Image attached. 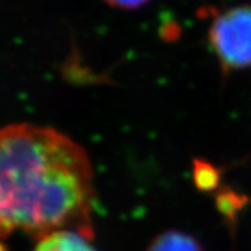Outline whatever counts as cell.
I'll use <instances>...</instances> for the list:
<instances>
[{
  "mask_svg": "<svg viewBox=\"0 0 251 251\" xmlns=\"http://www.w3.org/2000/svg\"><path fill=\"white\" fill-rule=\"evenodd\" d=\"M93 171L86 151L67 135L32 124L0 129V237L38 239L59 229L92 237Z\"/></svg>",
  "mask_w": 251,
  "mask_h": 251,
  "instance_id": "cell-1",
  "label": "cell"
},
{
  "mask_svg": "<svg viewBox=\"0 0 251 251\" xmlns=\"http://www.w3.org/2000/svg\"><path fill=\"white\" fill-rule=\"evenodd\" d=\"M209 42L223 69L251 65V6L221 13L209 28Z\"/></svg>",
  "mask_w": 251,
  "mask_h": 251,
  "instance_id": "cell-2",
  "label": "cell"
},
{
  "mask_svg": "<svg viewBox=\"0 0 251 251\" xmlns=\"http://www.w3.org/2000/svg\"><path fill=\"white\" fill-rule=\"evenodd\" d=\"M89 239L76 229H59L41 237L35 251H97Z\"/></svg>",
  "mask_w": 251,
  "mask_h": 251,
  "instance_id": "cell-3",
  "label": "cell"
},
{
  "mask_svg": "<svg viewBox=\"0 0 251 251\" xmlns=\"http://www.w3.org/2000/svg\"><path fill=\"white\" fill-rule=\"evenodd\" d=\"M147 251H203V249L190 235L170 231L157 236Z\"/></svg>",
  "mask_w": 251,
  "mask_h": 251,
  "instance_id": "cell-4",
  "label": "cell"
},
{
  "mask_svg": "<svg viewBox=\"0 0 251 251\" xmlns=\"http://www.w3.org/2000/svg\"><path fill=\"white\" fill-rule=\"evenodd\" d=\"M103 1L112 8H116V9L131 10L143 6L150 0H103Z\"/></svg>",
  "mask_w": 251,
  "mask_h": 251,
  "instance_id": "cell-5",
  "label": "cell"
},
{
  "mask_svg": "<svg viewBox=\"0 0 251 251\" xmlns=\"http://www.w3.org/2000/svg\"><path fill=\"white\" fill-rule=\"evenodd\" d=\"M0 251H5V249H4V246L1 245V242H0Z\"/></svg>",
  "mask_w": 251,
  "mask_h": 251,
  "instance_id": "cell-6",
  "label": "cell"
}]
</instances>
